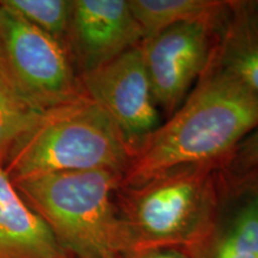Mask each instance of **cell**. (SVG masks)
I'll list each match as a JSON object with an SVG mask.
<instances>
[{
    "instance_id": "1",
    "label": "cell",
    "mask_w": 258,
    "mask_h": 258,
    "mask_svg": "<svg viewBox=\"0 0 258 258\" xmlns=\"http://www.w3.org/2000/svg\"><path fill=\"white\" fill-rule=\"evenodd\" d=\"M258 127V95L208 64L171 117L135 152L122 186H135L177 167L221 164Z\"/></svg>"
},
{
    "instance_id": "2",
    "label": "cell",
    "mask_w": 258,
    "mask_h": 258,
    "mask_svg": "<svg viewBox=\"0 0 258 258\" xmlns=\"http://www.w3.org/2000/svg\"><path fill=\"white\" fill-rule=\"evenodd\" d=\"M123 173L97 169L12 182L74 258H117L131 250L117 195Z\"/></svg>"
},
{
    "instance_id": "3",
    "label": "cell",
    "mask_w": 258,
    "mask_h": 258,
    "mask_svg": "<svg viewBox=\"0 0 258 258\" xmlns=\"http://www.w3.org/2000/svg\"><path fill=\"white\" fill-rule=\"evenodd\" d=\"M221 164L166 171L121 186L118 209L132 249L176 247L195 254L211 235L222 196Z\"/></svg>"
},
{
    "instance_id": "4",
    "label": "cell",
    "mask_w": 258,
    "mask_h": 258,
    "mask_svg": "<svg viewBox=\"0 0 258 258\" xmlns=\"http://www.w3.org/2000/svg\"><path fill=\"white\" fill-rule=\"evenodd\" d=\"M133 152L117 125L88 96L42 112L12 148L3 169L12 182L70 171L108 169L124 175Z\"/></svg>"
},
{
    "instance_id": "5",
    "label": "cell",
    "mask_w": 258,
    "mask_h": 258,
    "mask_svg": "<svg viewBox=\"0 0 258 258\" xmlns=\"http://www.w3.org/2000/svg\"><path fill=\"white\" fill-rule=\"evenodd\" d=\"M0 55L6 83L34 110L86 97L66 48L2 5Z\"/></svg>"
},
{
    "instance_id": "6",
    "label": "cell",
    "mask_w": 258,
    "mask_h": 258,
    "mask_svg": "<svg viewBox=\"0 0 258 258\" xmlns=\"http://www.w3.org/2000/svg\"><path fill=\"white\" fill-rule=\"evenodd\" d=\"M222 25L177 24L140 43L154 102L166 118L178 110L206 72Z\"/></svg>"
},
{
    "instance_id": "7",
    "label": "cell",
    "mask_w": 258,
    "mask_h": 258,
    "mask_svg": "<svg viewBox=\"0 0 258 258\" xmlns=\"http://www.w3.org/2000/svg\"><path fill=\"white\" fill-rule=\"evenodd\" d=\"M86 96L108 112L133 156L160 127L140 44L80 77Z\"/></svg>"
},
{
    "instance_id": "8",
    "label": "cell",
    "mask_w": 258,
    "mask_h": 258,
    "mask_svg": "<svg viewBox=\"0 0 258 258\" xmlns=\"http://www.w3.org/2000/svg\"><path fill=\"white\" fill-rule=\"evenodd\" d=\"M129 0H73L66 49L79 77L144 41Z\"/></svg>"
},
{
    "instance_id": "9",
    "label": "cell",
    "mask_w": 258,
    "mask_h": 258,
    "mask_svg": "<svg viewBox=\"0 0 258 258\" xmlns=\"http://www.w3.org/2000/svg\"><path fill=\"white\" fill-rule=\"evenodd\" d=\"M195 258H258V171L227 177L225 212Z\"/></svg>"
},
{
    "instance_id": "10",
    "label": "cell",
    "mask_w": 258,
    "mask_h": 258,
    "mask_svg": "<svg viewBox=\"0 0 258 258\" xmlns=\"http://www.w3.org/2000/svg\"><path fill=\"white\" fill-rule=\"evenodd\" d=\"M53 232L0 167V258H69Z\"/></svg>"
},
{
    "instance_id": "11",
    "label": "cell",
    "mask_w": 258,
    "mask_h": 258,
    "mask_svg": "<svg viewBox=\"0 0 258 258\" xmlns=\"http://www.w3.org/2000/svg\"><path fill=\"white\" fill-rule=\"evenodd\" d=\"M209 64L258 95V0L230 2Z\"/></svg>"
},
{
    "instance_id": "12",
    "label": "cell",
    "mask_w": 258,
    "mask_h": 258,
    "mask_svg": "<svg viewBox=\"0 0 258 258\" xmlns=\"http://www.w3.org/2000/svg\"><path fill=\"white\" fill-rule=\"evenodd\" d=\"M145 38L182 23L206 22L222 25L230 2L221 0H129ZM144 38V40H145Z\"/></svg>"
},
{
    "instance_id": "13",
    "label": "cell",
    "mask_w": 258,
    "mask_h": 258,
    "mask_svg": "<svg viewBox=\"0 0 258 258\" xmlns=\"http://www.w3.org/2000/svg\"><path fill=\"white\" fill-rule=\"evenodd\" d=\"M0 5L66 48L73 0H0Z\"/></svg>"
},
{
    "instance_id": "14",
    "label": "cell",
    "mask_w": 258,
    "mask_h": 258,
    "mask_svg": "<svg viewBox=\"0 0 258 258\" xmlns=\"http://www.w3.org/2000/svg\"><path fill=\"white\" fill-rule=\"evenodd\" d=\"M41 114L0 80V167H4L16 143L36 123Z\"/></svg>"
},
{
    "instance_id": "15",
    "label": "cell",
    "mask_w": 258,
    "mask_h": 258,
    "mask_svg": "<svg viewBox=\"0 0 258 258\" xmlns=\"http://www.w3.org/2000/svg\"><path fill=\"white\" fill-rule=\"evenodd\" d=\"M226 177H241L258 171V127L238 144L225 160Z\"/></svg>"
},
{
    "instance_id": "16",
    "label": "cell",
    "mask_w": 258,
    "mask_h": 258,
    "mask_svg": "<svg viewBox=\"0 0 258 258\" xmlns=\"http://www.w3.org/2000/svg\"><path fill=\"white\" fill-rule=\"evenodd\" d=\"M117 258H195V256L189 251L176 247H144L125 251Z\"/></svg>"
},
{
    "instance_id": "17",
    "label": "cell",
    "mask_w": 258,
    "mask_h": 258,
    "mask_svg": "<svg viewBox=\"0 0 258 258\" xmlns=\"http://www.w3.org/2000/svg\"><path fill=\"white\" fill-rule=\"evenodd\" d=\"M0 80H2V82H4L5 84H8L6 83V78H5V73H4V69H3V62H2V55H0ZM9 85V84H8Z\"/></svg>"
},
{
    "instance_id": "18",
    "label": "cell",
    "mask_w": 258,
    "mask_h": 258,
    "mask_svg": "<svg viewBox=\"0 0 258 258\" xmlns=\"http://www.w3.org/2000/svg\"><path fill=\"white\" fill-rule=\"evenodd\" d=\"M69 258H74V257H69Z\"/></svg>"
}]
</instances>
